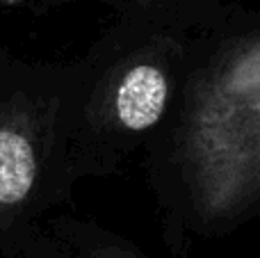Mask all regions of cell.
I'll use <instances>...</instances> for the list:
<instances>
[{"instance_id":"1","label":"cell","mask_w":260,"mask_h":258,"mask_svg":"<svg viewBox=\"0 0 260 258\" xmlns=\"http://www.w3.org/2000/svg\"><path fill=\"white\" fill-rule=\"evenodd\" d=\"M142 163L174 256L260 219V7L233 0L201 32L174 112Z\"/></svg>"},{"instance_id":"2","label":"cell","mask_w":260,"mask_h":258,"mask_svg":"<svg viewBox=\"0 0 260 258\" xmlns=\"http://www.w3.org/2000/svg\"><path fill=\"white\" fill-rule=\"evenodd\" d=\"M233 0H128L73 59L71 158L78 183L123 172L176 108L201 32Z\"/></svg>"},{"instance_id":"3","label":"cell","mask_w":260,"mask_h":258,"mask_svg":"<svg viewBox=\"0 0 260 258\" xmlns=\"http://www.w3.org/2000/svg\"><path fill=\"white\" fill-rule=\"evenodd\" d=\"M73 59H32L0 41V258H18L73 204Z\"/></svg>"},{"instance_id":"4","label":"cell","mask_w":260,"mask_h":258,"mask_svg":"<svg viewBox=\"0 0 260 258\" xmlns=\"http://www.w3.org/2000/svg\"><path fill=\"white\" fill-rule=\"evenodd\" d=\"M46 224L67 245L73 258H157L142 249L128 236L103 227L94 217L57 213Z\"/></svg>"},{"instance_id":"5","label":"cell","mask_w":260,"mask_h":258,"mask_svg":"<svg viewBox=\"0 0 260 258\" xmlns=\"http://www.w3.org/2000/svg\"><path fill=\"white\" fill-rule=\"evenodd\" d=\"M18 258H73V254L67 249V245L50 231L48 224H46V227L39 229V231L32 236V240L23 247Z\"/></svg>"},{"instance_id":"6","label":"cell","mask_w":260,"mask_h":258,"mask_svg":"<svg viewBox=\"0 0 260 258\" xmlns=\"http://www.w3.org/2000/svg\"><path fill=\"white\" fill-rule=\"evenodd\" d=\"M39 5H44V7H62V5H76V3H103V5H110L112 9L121 7L123 3H128V0H37Z\"/></svg>"}]
</instances>
